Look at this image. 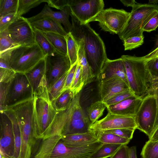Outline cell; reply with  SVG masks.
Returning <instances> with one entry per match:
<instances>
[{
	"instance_id": "obj_38",
	"label": "cell",
	"mask_w": 158,
	"mask_h": 158,
	"mask_svg": "<svg viewBox=\"0 0 158 158\" xmlns=\"http://www.w3.org/2000/svg\"><path fill=\"white\" fill-rule=\"evenodd\" d=\"M19 46L12 39L6 30L0 32V53Z\"/></svg>"
},
{
	"instance_id": "obj_20",
	"label": "cell",
	"mask_w": 158,
	"mask_h": 158,
	"mask_svg": "<svg viewBox=\"0 0 158 158\" xmlns=\"http://www.w3.org/2000/svg\"><path fill=\"white\" fill-rule=\"evenodd\" d=\"M142 101L143 98L133 96L106 108L108 111L112 114L135 117Z\"/></svg>"
},
{
	"instance_id": "obj_57",
	"label": "cell",
	"mask_w": 158,
	"mask_h": 158,
	"mask_svg": "<svg viewBox=\"0 0 158 158\" xmlns=\"http://www.w3.org/2000/svg\"><path fill=\"white\" fill-rule=\"evenodd\" d=\"M156 97V98L157 110L154 129L158 126V97Z\"/></svg>"
},
{
	"instance_id": "obj_1",
	"label": "cell",
	"mask_w": 158,
	"mask_h": 158,
	"mask_svg": "<svg viewBox=\"0 0 158 158\" xmlns=\"http://www.w3.org/2000/svg\"><path fill=\"white\" fill-rule=\"evenodd\" d=\"M70 16L72 24L70 33L73 37L83 40L85 57L94 77L97 78L108 59L104 44L89 23L81 24L72 13Z\"/></svg>"
},
{
	"instance_id": "obj_9",
	"label": "cell",
	"mask_w": 158,
	"mask_h": 158,
	"mask_svg": "<svg viewBox=\"0 0 158 158\" xmlns=\"http://www.w3.org/2000/svg\"><path fill=\"white\" fill-rule=\"evenodd\" d=\"M130 15L123 9H103L91 22L97 21L103 31L118 35L124 28Z\"/></svg>"
},
{
	"instance_id": "obj_16",
	"label": "cell",
	"mask_w": 158,
	"mask_h": 158,
	"mask_svg": "<svg viewBox=\"0 0 158 158\" xmlns=\"http://www.w3.org/2000/svg\"><path fill=\"white\" fill-rule=\"evenodd\" d=\"M45 72V57L24 74L31 85L34 95L49 100Z\"/></svg>"
},
{
	"instance_id": "obj_36",
	"label": "cell",
	"mask_w": 158,
	"mask_h": 158,
	"mask_svg": "<svg viewBox=\"0 0 158 158\" xmlns=\"http://www.w3.org/2000/svg\"><path fill=\"white\" fill-rule=\"evenodd\" d=\"M69 71L59 79L48 91V98L50 102H52L56 98L63 92L66 77Z\"/></svg>"
},
{
	"instance_id": "obj_17",
	"label": "cell",
	"mask_w": 158,
	"mask_h": 158,
	"mask_svg": "<svg viewBox=\"0 0 158 158\" xmlns=\"http://www.w3.org/2000/svg\"><path fill=\"white\" fill-rule=\"evenodd\" d=\"M0 123V153L14 158L15 145L12 124L4 112L1 113Z\"/></svg>"
},
{
	"instance_id": "obj_40",
	"label": "cell",
	"mask_w": 158,
	"mask_h": 158,
	"mask_svg": "<svg viewBox=\"0 0 158 158\" xmlns=\"http://www.w3.org/2000/svg\"><path fill=\"white\" fill-rule=\"evenodd\" d=\"M143 42V36H134L128 38L123 41L124 50H131L138 48L141 45Z\"/></svg>"
},
{
	"instance_id": "obj_22",
	"label": "cell",
	"mask_w": 158,
	"mask_h": 158,
	"mask_svg": "<svg viewBox=\"0 0 158 158\" xmlns=\"http://www.w3.org/2000/svg\"><path fill=\"white\" fill-rule=\"evenodd\" d=\"M32 27L44 32H51L66 37L67 33L61 24L51 18L44 17L33 19L27 18Z\"/></svg>"
},
{
	"instance_id": "obj_49",
	"label": "cell",
	"mask_w": 158,
	"mask_h": 158,
	"mask_svg": "<svg viewBox=\"0 0 158 158\" xmlns=\"http://www.w3.org/2000/svg\"><path fill=\"white\" fill-rule=\"evenodd\" d=\"M127 144L122 145L116 152L110 158H129V147Z\"/></svg>"
},
{
	"instance_id": "obj_61",
	"label": "cell",
	"mask_w": 158,
	"mask_h": 158,
	"mask_svg": "<svg viewBox=\"0 0 158 158\" xmlns=\"http://www.w3.org/2000/svg\"><path fill=\"white\" fill-rule=\"evenodd\" d=\"M32 156H33L32 157H32H31V158H35L34 157V155H33H33H32Z\"/></svg>"
},
{
	"instance_id": "obj_11",
	"label": "cell",
	"mask_w": 158,
	"mask_h": 158,
	"mask_svg": "<svg viewBox=\"0 0 158 158\" xmlns=\"http://www.w3.org/2000/svg\"><path fill=\"white\" fill-rule=\"evenodd\" d=\"M33 95L31 85L25 74L16 73L10 85L5 103V110L33 98Z\"/></svg>"
},
{
	"instance_id": "obj_55",
	"label": "cell",
	"mask_w": 158,
	"mask_h": 158,
	"mask_svg": "<svg viewBox=\"0 0 158 158\" xmlns=\"http://www.w3.org/2000/svg\"><path fill=\"white\" fill-rule=\"evenodd\" d=\"M147 95H150L158 97V87L149 89L145 96Z\"/></svg>"
},
{
	"instance_id": "obj_28",
	"label": "cell",
	"mask_w": 158,
	"mask_h": 158,
	"mask_svg": "<svg viewBox=\"0 0 158 158\" xmlns=\"http://www.w3.org/2000/svg\"><path fill=\"white\" fill-rule=\"evenodd\" d=\"M44 33L57 52L68 55L65 37L53 33Z\"/></svg>"
},
{
	"instance_id": "obj_29",
	"label": "cell",
	"mask_w": 158,
	"mask_h": 158,
	"mask_svg": "<svg viewBox=\"0 0 158 158\" xmlns=\"http://www.w3.org/2000/svg\"><path fill=\"white\" fill-rule=\"evenodd\" d=\"M123 144L103 143L89 158H107L113 155Z\"/></svg>"
},
{
	"instance_id": "obj_43",
	"label": "cell",
	"mask_w": 158,
	"mask_h": 158,
	"mask_svg": "<svg viewBox=\"0 0 158 158\" xmlns=\"http://www.w3.org/2000/svg\"><path fill=\"white\" fill-rule=\"evenodd\" d=\"M146 61L147 68L150 76L158 78V57Z\"/></svg>"
},
{
	"instance_id": "obj_54",
	"label": "cell",
	"mask_w": 158,
	"mask_h": 158,
	"mask_svg": "<svg viewBox=\"0 0 158 158\" xmlns=\"http://www.w3.org/2000/svg\"><path fill=\"white\" fill-rule=\"evenodd\" d=\"M149 139L152 141H158V126L154 129Z\"/></svg>"
},
{
	"instance_id": "obj_50",
	"label": "cell",
	"mask_w": 158,
	"mask_h": 158,
	"mask_svg": "<svg viewBox=\"0 0 158 158\" xmlns=\"http://www.w3.org/2000/svg\"><path fill=\"white\" fill-rule=\"evenodd\" d=\"M143 57L145 60L158 57V47L154 49L146 56H143Z\"/></svg>"
},
{
	"instance_id": "obj_60",
	"label": "cell",
	"mask_w": 158,
	"mask_h": 158,
	"mask_svg": "<svg viewBox=\"0 0 158 158\" xmlns=\"http://www.w3.org/2000/svg\"><path fill=\"white\" fill-rule=\"evenodd\" d=\"M0 158H10L8 156H3L2 155H0Z\"/></svg>"
},
{
	"instance_id": "obj_59",
	"label": "cell",
	"mask_w": 158,
	"mask_h": 158,
	"mask_svg": "<svg viewBox=\"0 0 158 158\" xmlns=\"http://www.w3.org/2000/svg\"><path fill=\"white\" fill-rule=\"evenodd\" d=\"M158 47V37H157L156 41L154 47L153 49H154Z\"/></svg>"
},
{
	"instance_id": "obj_52",
	"label": "cell",
	"mask_w": 158,
	"mask_h": 158,
	"mask_svg": "<svg viewBox=\"0 0 158 158\" xmlns=\"http://www.w3.org/2000/svg\"><path fill=\"white\" fill-rule=\"evenodd\" d=\"M128 154L129 158H137L136 147L135 146L129 147Z\"/></svg>"
},
{
	"instance_id": "obj_23",
	"label": "cell",
	"mask_w": 158,
	"mask_h": 158,
	"mask_svg": "<svg viewBox=\"0 0 158 158\" xmlns=\"http://www.w3.org/2000/svg\"><path fill=\"white\" fill-rule=\"evenodd\" d=\"M78 47V64L82 68V81L84 87L93 81L95 78L85 57L83 40L79 38L73 37Z\"/></svg>"
},
{
	"instance_id": "obj_51",
	"label": "cell",
	"mask_w": 158,
	"mask_h": 158,
	"mask_svg": "<svg viewBox=\"0 0 158 158\" xmlns=\"http://www.w3.org/2000/svg\"><path fill=\"white\" fill-rule=\"evenodd\" d=\"M157 87H158V78L151 77L150 76L149 89Z\"/></svg>"
},
{
	"instance_id": "obj_2",
	"label": "cell",
	"mask_w": 158,
	"mask_h": 158,
	"mask_svg": "<svg viewBox=\"0 0 158 158\" xmlns=\"http://www.w3.org/2000/svg\"><path fill=\"white\" fill-rule=\"evenodd\" d=\"M103 143L97 141L79 146H70L62 141L61 136L54 135L42 139L33 154L35 158H89Z\"/></svg>"
},
{
	"instance_id": "obj_31",
	"label": "cell",
	"mask_w": 158,
	"mask_h": 158,
	"mask_svg": "<svg viewBox=\"0 0 158 158\" xmlns=\"http://www.w3.org/2000/svg\"><path fill=\"white\" fill-rule=\"evenodd\" d=\"M106 107L105 103L100 100L91 105L88 109L87 112L88 118L92 124L98 120L102 115Z\"/></svg>"
},
{
	"instance_id": "obj_26",
	"label": "cell",
	"mask_w": 158,
	"mask_h": 158,
	"mask_svg": "<svg viewBox=\"0 0 158 158\" xmlns=\"http://www.w3.org/2000/svg\"><path fill=\"white\" fill-rule=\"evenodd\" d=\"M74 96L70 89H66L51 103L56 111L63 110L70 106Z\"/></svg>"
},
{
	"instance_id": "obj_3",
	"label": "cell",
	"mask_w": 158,
	"mask_h": 158,
	"mask_svg": "<svg viewBox=\"0 0 158 158\" xmlns=\"http://www.w3.org/2000/svg\"><path fill=\"white\" fill-rule=\"evenodd\" d=\"M46 56L36 42L30 44L14 47L0 53L10 68L16 73H25Z\"/></svg>"
},
{
	"instance_id": "obj_13",
	"label": "cell",
	"mask_w": 158,
	"mask_h": 158,
	"mask_svg": "<svg viewBox=\"0 0 158 158\" xmlns=\"http://www.w3.org/2000/svg\"><path fill=\"white\" fill-rule=\"evenodd\" d=\"M71 13L81 24L89 23L103 9L102 0H69Z\"/></svg>"
},
{
	"instance_id": "obj_19",
	"label": "cell",
	"mask_w": 158,
	"mask_h": 158,
	"mask_svg": "<svg viewBox=\"0 0 158 158\" xmlns=\"http://www.w3.org/2000/svg\"><path fill=\"white\" fill-rule=\"evenodd\" d=\"M98 88L100 101L104 103L116 94L129 89L125 82L118 77L108 79L99 82Z\"/></svg>"
},
{
	"instance_id": "obj_42",
	"label": "cell",
	"mask_w": 158,
	"mask_h": 158,
	"mask_svg": "<svg viewBox=\"0 0 158 158\" xmlns=\"http://www.w3.org/2000/svg\"><path fill=\"white\" fill-rule=\"evenodd\" d=\"M135 130L127 128H119L103 131V132L112 133L121 137L131 140Z\"/></svg>"
},
{
	"instance_id": "obj_7",
	"label": "cell",
	"mask_w": 158,
	"mask_h": 158,
	"mask_svg": "<svg viewBox=\"0 0 158 158\" xmlns=\"http://www.w3.org/2000/svg\"><path fill=\"white\" fill-rule=\"evenodd\" d=\"M14 115L21 132V146L19 158H31L36 142L33 132V110L29 107L16 110Z\"/></svg>"
},
{
	"instance_id": "obj_56",
	"label": "cell",
	"mask_w": 158,
	"mask_h": 158,
	"mask_svg": "<svg viewBox=\"0 0 158 158\" xmlns=\"http://www.w3.org/2000/svg\"><path fill=\"white\" fill-rule=\"evenodd\" d=\"M0 68L12 69L7 62L3 58L0 57Z\"/></svg>"
},
{
	"instance_id": "obj_6",
	"label": "cell",
	"mask_w": 158,
	"mask_h": 158,
	"mask_svg": "<svg viewBox=\"0 0 158 158\" xmlns=\"http://www.w3.org/2000/svg\"><path fill=\"white\" fill-rule=\"evenodd\" d=\"M56 114L48 99L33 95V132L37 139H44Z\"/></svg>"
},
{
	"instance_id": "obj_25",
	"label": "cell",
	"mask_w": 158,
	"mask_h": 158,
	"mask_svg": "<svg viewBox=\"0 0 158 158\" xmlns=\"http://www.w3.org/2000/svg\"><path fill=\"white\" fill-rule=\"evenodd\" d=\"M3 112L8 116L12 124L15 145V152L14 158H19L21 146V136L19 125L15 115L12 111L7 109Z\"/></svg>"
},
{
	"instance_id": "obj_24",
	"label": "cell",
	"mask_w": 158,
	"mask_h": 158,
	"mask_svg": "<svg viewBox=\"0 0 158 158\" xmlns=\"http://www.w3.org/2000/svg\"><path fill=\"white\" fill-rule=\"evenodd\" d=\"M63 142L70 146H79L98 141L96 131L90 130L88 132L61 136Z\"/></svg>"
},
{
	"instance_id": "obj_46",
	"label": "cell",
	"mask_w": 158,
	"mask_h": 158,
	"mask_svg": "<svg viewBox=\"0 0 158 158\" xmlns=\"http://www.w3.org/2000/svg\"><path fill=\"white\" fill-rule=\"evenodd\" d=\"M17 17L16 14H10L0 16V32L6 29Z\"/></svg>"
},
{
	"instance_id": "obj_12",
	"label": "cell",
	"mask_w": 158,
	"mask_h": 158,
	"mask_svg": "<svg viewBox=\"0 0 158 158\" xmlns=\"http://www.w3.org/2000/svg\"><path fill=\"white\" fill-rule=\"evenodd\" d=\"M45 77L48 91L71 67L68 55L57 52L46 56Z\"/></svg>"
},
{
	"instance_id": "obj_18",
	"label": "cell",
	"mask_w": 158,
	"mask_h": 158,
	"mask_svg": "<svg viewBox=\"0 0 158 158\" xmlns=\"http://www.w3.org/2000/svg\"><path fill=\"white\" fill-rule=\"evenodd\" d=\"M116 77L121 78L128 85L125 69L121 58L113 60L108 58L104 63L97 78L99 82Z\"/></svg>"
},
{
	"instance_id": "obj_15",
	"label": "cell",
	"mask_w": 158,
	"mask_h": 158,
	"mask_svg": "<svg viewBox=\"0 0 158 158\" xmlns=\"http://www.w3.org/2000/svg\"><path fill=\"white\" fill-rule=\"evenodd\" d=\"M137 126L134 117L122 116L108 111L102 119L91 124L90 130L98 131L119 128H127L135 130Z\"/></svg>"
},
{
	"instance_id": "obj_45",
	"label": "cell",
	"mask_w": 158,
	"mask_h": 158,
	"mask_svg": "<svg viewBox=\"0 0 158 158\" xmlns=\"http://www.w3.org/2000/svg\"><path fill=\"white\" fill-rule=\"evenodd\" d=\"M78 62L71 66L67 75L63 91L70 89L74 78L78 65Z\"/></svg>"
},
{
	"instance_id": "obj_53",
	"label": "cell",
	"mask_w": 158,
	"mask_h": 158,
	"mask_svg": "<svg viewBox=\"0 0 158 158\" xmlns=\"http://www.w3.org/2000/svg\"><path fill=\"white\" fill-rule=\"evenodd\" d=\"M120 1L124 6L132 7L136 2L134 0H120Z\"/></svg>"
},
{
	"instance_id": "obj_44",
	"label": "cell",
	"mask_w": 158,
	"mask_h": 158,
	"mask_svg": "<svg viewBox=\"0 0 158 158\" xmlns=\"http://www.w3.org/2000/svg\"><path fill=\"white\" fill-rule=\"evenodd\" d=\"M16 73L12 69L0 68V82L7 83L11 81Z\"/></svg>"
},
{
	"instance_id": "obj_30",
	"label": "cell",
	"mask_w": 158,
	"mask_h": 158,
	"mask_svg": "<svg viewBox=\"0 0 158 158\" xmlns=\"http://www.w3.org/2000/svg\"><path fill=\"white\" fill-rule=\"evenodd\" d=\"M95 131L98 141L102 143L127 144L131 140L112 133Z\"/></svg>"
},
{
	"instance_id": "obj_58",
	"label": "cell",
	"mask_w": 158,
	"mask_h": 158,
	"mask_svg": "<svg viewBox=\"0 0 158 158\" xmlns=\"http://www.w3.org/2000/svg\"><path fill=\"white\" fill-rule=\"evenodd\" d=\"M158 0H149L148 3L149 4L157 5Z\"/></svg>"
},
{
	"instance_id": "obj_48",
	"label": "cell",
	"mask_w": 158,
	"mask_h": 158,
	"mask_svg": "<svg viewBox=\"0 0 158 158\" xmlns=\"http://www.w3.org/2000/svg\"><path fill=\"white\" fill-rule=\"evenodd\" d=\"M46 2L50 7L61 10L66 6H69V0H47Z\"/></svg>"
},
{
	"instance_id": "obj_32",
	"label": "cell",
	"mask_w": 158,
	"mask_h": 158,
	"mask_svg": "<svg viewBox=\"0 0 158 158\" xmlns=\"http://www.w3.org/2000/svg\"><path fill=\"white\" fill-rule=\"evenodd\" d=\"M67 42V55L71 66L77 63L78 60V47L77 43L70 32L65 37Z\"/></svg>"
},
{
	"instance_id": "obj_47",
	"label": "cell",
	"mask_w": 158,
	"mask_h": 158,
	"mask_svg": "<svg viewBox=\"0 0 158 158\" xmlns=\"http://www.w3.org/2000/svg\"><path fill=\"white\" fill-rule=\"evenodd\" d=\"M158 26V13L152 17L143 28V31L150 32L155 30Z\"/></svg>"
},
{
	"instance_id": "obj_41",
	"label": "cell",
	"mask_w": 158,
	"mask_h": 158,
	"mask_svg": "<svg viewBox=\"0 0 158 158\" xmlns=\"http://www.w3.org/2000/svg\"><path fill=\"white\" fill-rule=\"evenodd\" d=\"M11 81L0 82V113L5 110V103Z\"/></svg>"
},
{
	"instance_id": "obj_5",
	"label": "cell",
	"mask_w": 158,
	"mask_h": 158,
	"mask_svg": "<svg viewBox=\"0 0 158 158\" xmlns=\"http://www.w3.org/2000/svg\"><path fill=\"white\" fill-rule=\"evenodd\" d=\"M158 13L157 5L136 3L123 31L118 35L123 41L132 37L143 36V28L148 21Z\"/></svg>"
},
{
	"instance_id": "obj_21",
	"label": "cell",
	"mask_w": 158,
	"mask_h": 158,
	"mask_svg": "<svg viewBox=\"0 0 158 158\" xmlns=\"http://www.w3.org/2000/svg\"><path fill=\"white\" fill-rule=\"evenodd\" d=\"M71 14L69 6H66L61 10L56 11L53 10L48 5L45 4L39 13L28 19H33L44 17H50L62 24L65 31L69 33L70 32L72 29V24L69 20Z\"/></svg>"
},
{
	"instance_id": "obj_8",
	"label": "cell",
	"mask_w": 158,
	"mask_h": 158,
	"mask_svg": "<svg viewBox=\"0 0 158 158\" xmlns=\"http://www.w3.org/2000/svg\"><path fill=\"white\" fill-rule=\"evenodd\" d=\"M81 92L74 97L70 105L69 112L61 136L83 133L90 130L89 127L91 123L85 114L80 105Z\"/></svg>"
},
{
	"instance_id": "obj_14",
	"label": "cell",
	"mask_w": 158,
	"mask_h": 158,
	"mask_svg": "<svg viewBox=\"0 0 158 158\" xmlns=\"http://www.w3.org/2000/svg\"><path fill=\"white\" fill-rule=\"evenodd\" d=\"M5 30L19 46L36 42L33 28L27 19L23 17H17Z\"/></svg>"
},
{
	"instance_id": "obj_34",
	"label": "cell",
	"mask_w": 158,
	"mask_h": 158,
	"mask_svg": "<svg viewBox=\"0 0 158 158\" xmlns=\"http://www.w3.org/2000/svg\"><path fill=\"white\" fill-rule=\"evenodd\" d=\"M46 1L47 0H19L17 16H22L23 15L28 12L31 9L35 7L42 2H46Z\"/></svg>"
},
{
	"instance_id": "obj_37",
	"label": "cell",
	"mask_w": 158,
	"mask_h": 158,
	"mask_svg": "<svg viewBox=\"0 0 158 158\" xmlns=\"http://www.w3.org/2000/svg\"><path fill=\"white\" fill-rule=\"evenodd\" d=\"M83 88L82 81L81 67L78 64L75 75L69 89L73 92L74 96H75L81 92Z\"/></svg>"
},
{
	"instance_id": "obj_10",
	"label": "cell",
	"mask_w": 158,
	"mask_h": 158,
	"mask_svg": "<svg viewBox=\"0 0 158 158\" xmlns=\"http://www.w3.org/2000/svg\"><path fill=\"white\" fill-rule=\"evenodd\" d=\"M157 110L156 97L147 95L143 98L141 106L135 117L138 129L151 136L155 128Z\"/></svg>"
},
{
	"instance_id": "obj_33",
	"label": "cell",
	"mask_w": 158,
	"mask_h": 158,
	"mask_svg": "<svg viewBox=\"0 0 158 158\" xmlns=\"http://www.w3.org/2000/svg\"><path fill=\"white\" fill-rule=\"evenodd\" d=\"M141 158H158V141L149 140L143 146L141 153Z\"/></svg>"
},
{
	"instance_id": "obj_35",
	"label": "cell",
	"mask_w": 158,
	"mask_h": 158,
	"mask_svg": "<svg viewBox=\"0 0 158 158\" xmlns=\"http://www.w3.org/2000/svg\"><path fill=\"white\" fill-rule=\"evenodd\" d=\"M19 0H0V16L17 14Z\"/></svg>"
},
{
	"instance_id": "obj_27",
	"label": "cell",
	"mask_w": 158,
	"mask_h": 158,
	"mask_svg": "<svg viewBox=\"0 0 158 158\" xmlns=\"http://www.w3.org/2000/svg\"><path fill=\"white\" fill-rule=\"evenodd\" d=\"M33 28L35 41L42 48L46 56L52 55L57 52L43 32Z\"/></svg>"
},
{
	"instance_id": "obj_4",
	"label": "cell",
	"mask_w": 158,
	"mask_h": 158,
	"mask_svg": "<svg viewBox=\"0 0 158 158\" xmlns=\"http://www.w3.org/2000/svg\"><path fill=\"white\" fill-rule=\"evenodd\" d=\"M121 58L130 90L135 96L143 98L149 89L150 77L146 60L143 56L123 55Z\"/></svg>"
},
{
	"instance_id": "obj_39",
	"label": "cell",
	"mask_w": 158,
	"mask_h": 158,
	"mask_svg": "<svg viewBox=\"0 0 158 158\" xmlns=\"http://www.w3.org/2000/svg\"><path fill=\"white\" fill-rule=\"evenodd\" d=\"M133 96H135L130 89H129L113 96L107 100L104 103L107 107L116 104L129 97Z\"/></svg>"
}]
</instances>
